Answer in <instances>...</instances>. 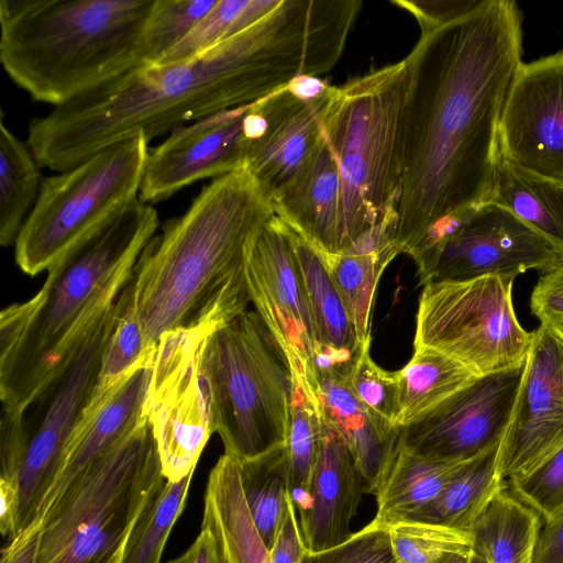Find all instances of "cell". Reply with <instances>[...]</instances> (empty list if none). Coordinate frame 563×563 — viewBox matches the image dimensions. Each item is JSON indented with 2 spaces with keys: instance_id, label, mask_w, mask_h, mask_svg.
Here are the masks:
<instances>
[{
  "instance_id": "1",
  "label": "cell",
  "mask_w": 563,
  "mask_h": 563,
  "mask_svg": "<svg viewBox=\"0 0 563 563\" xmlns=\"http://www.w3.org/2000/svg\"><path fill=\"white\" fill-rule=\"evenodd\" d=\"M346 45L325 0H280L250 27L191 58L140 65L54 107L29 125L41 167L68 170L113 144L148 142L216 113L257 102L301 76L330 71Z\"/></svg>"
},
{
  "instance_id": "2",
  "label": "cell",
  "mask_w": 563,
  "mask_h": 563,
  "mask_svg": "<svg viewBox=\"0 0 563 563\" xmlns=\"http://www.w3.org/2000/svg\"><path fill=\"white\" fill-rule=\"evenodd\" d=\"M521 55L518 4L481 0L421 34L405 58L399 253L409 255L438 223L489 201L503 108Z\"/></svg>"
},
{
  "instance_id": "3",
  "label": "cell",
  "mask_w": 563,
  "mask_h": 563,
  "mask_svg": "<svg viewBox=\"0 0 563 563\" xmlns=\"http://www.w3.org/2000/svg\"><path fill=\"white\" fill-rule=\"evenodd\" d=\"M274 216L267 192L241 169L214 178L164 223L132 275L147 347L173 331L212 332L247 310V247Z\"/></svg>"
},
{
  "instance_id": "4",
  "label": "cell",
  "mask_w": 563,
  "mask_h": 563,
  "mask_svg": "<svg viewBox=\"0 0 563 563\" xmlns=\"http://www.w3.org/2000/svg\"><path fill=\"white\" fill-rule=\"evenodd\" d=\"M158 224L152 203L135 199L58 256L35 296L0 312L1 406L24 410L118 299Z\"/></svg>"
},
{
  "instance_id": "5",
  "label": "cell",
  "mask_w": 563,
  "mask_h": 563,
  "mask_svg": "<svg viewBox=\"0 0 563 563\" xmlns=\"http://www.w3.org/2000/svg\"><path fill=\"white\" fill-rule=\"evenodd\" d=\"M155 0H1L0 62L54 107L143 65Z\"/></svg>"
},
{
  "instance_id": "6",
  "label": "cell",
  "mask_w": 563,
  "mask_h": 563,
  "mask_svg": "<svg viewBox=\"0 0 563 563\" xmlns=\"http://www.w3.org/2000/svg\"><path fill=\"white\" fill-rule=\"evenodd\" d=\"M407 82L402 59L331 86L322 125L341 179L339 253L378 227L396 230Z\"/></svg>"
},
{
  "instance_id": "7",
  "label": "cell",
  "mask_w": 563,
  "mask_h": 563,
  "mask_svg": "<svg viewBox=\"0 0 563 563\" xmlns=\"http://www.w3.org/2000/svg\"><path fill=\"white\" fill-rule=\"evenodd\" d=\"M165 482L146 417L37 521L34 563H122L133 526Z\"/></svg>"
},
{
  "instance_id": "8",
  "label": "cell",
  "mask_w": 563,
  "mask_h": 563,
  "mask_svg": "<svg viewBox=\"0 0 563 563\" xmlns=\"http://www.w3.org/2000/svg\"><path fill=\"white\" fill-rule=\"evenodd\" d=\"M200 368L224 452L250 460L286 444L292 377L256 311L245 310L207 335Z\"/></svg>"
},
{
  "instance_id": "9",
  "label": "cell",
  "mask_w": 563,
  "mask_h": 563,
  "mask_svg": "<svg viewBox=\"0 0 563 563\" xmlns=\"http://www.w3.org/2000/svg\"><path fill=\"white\" fill-rule=\"evenodd\" d=\"M148 143L137 135L42 179L14 243L15 263L23 273L34 276L47 269L66 250L139 198Z\"/></svg>"
},
{
  "instance_id": "10",
  "label": "cell",
  "mask_w": 563,
  "mask_h": 563,
  "mask_svg": "<svg viewBox=\"0 0 563 563\" xmlns=\"http://www.w3.org/2000/svg\"><path fill=\"white\" fill-rule=\"evenodd\" d=\"M515 275H486L423 286L413 346H428L460 362L477 377L523 365L532 332L512 303Z\"/></svg>"
},
{
  "instance_id": "11",
  "label": "cell",
  "mask_w": 563,
  "mask_h": 563,
  "mask_svg": "<svg viewBox=\"0 0 563 563\" xmlns=\"http://www.w3.org/2000/svg\"><path fill=\"white\" fill-rule=\"evenodd\" d=\"M117 321L115 300L98 313L23 410L27 449L18 479L19 532L35 519L54 481L65 445L91 399L102 355Z\"/></svg>"
},
{
  "instance_id": "12",
  "label": "cell",
  "mask_w": 563,
  "mask_h": 563,
  "mask_svg": "<svg viewBox=\"0 0 563 563\" xmlns=\"http://www.w3.org/2000/svg\"><path fill=\"white\" fill-rule=\"evenodd\" d=\"M208 331H173L156 343L146 417L165 479L194 473L213 432L200 352Z\"/></svg>"
},
{
  "instance_id": "13",
  "label": "cell",
  "mask_w": 563,
  "mask_h": 563,
  "mask_svg": "<svg viewBox=\"0 0 563 563\" xmlns=\"http://www.w3.org/2000/svg\"><path fill=\"white\" fill-rule=\"evenodd\" d=\"M420 283L473 279L486 275L547 272L563 255L507 209L486 202L454 230L409 255Z\"/></svg>"
},
{
  "instance_id": "14",
  "label": "cell",
  "mask_w": 563,
  "mask_h": 563,
  "mask_svg": "<svg viewBox=\"0 0 563 563\" xmlns=\"http://www.w3.org/2000/svg\"><path fill=\"white\" fill-rule=\"evenodd\" d=\"M247 289L255 311L278 344L292 379L318 393L316 336L291 229L276 214L247 247Z\"/></svg>"
},
{
  "instance_id": "15",
  "label": "cell",
  "mask_w": 563,
  "mask_h": 563,
  "mask_svg": "<svg viewBox=\"0 0 563 563\" xmlns=\"http://www.w3.org/2000/svg\"><path fill=\"white\" fill-rule=\"evenodd\" d=\"M525 364L481 376L420 420L399 429V444L427 459L462 462L501 442Z\"/></svg>"
},
{
  "instance_id": "16",
  "label": "cell",
  "mask_w": 563,
  "mask_h": 563,
  "mask_svg": "<svg viewBox=\"0 0 563 563\" xmlns=\"http://www.w3.org/2000/svg\"><path fill=\"white\" fill-rule=\"evenodd\" d=\"M563 446V328L532 331L514 410L498 453L501 479L522 475Z\"/></svg>"
},
{
  "instance_id": "17",
  "label": "cell",
  "mask_w": 563,
  "mask_h": 563,
  "mask_svg": "<svg viewBox=\"0 0 563 563\" xmlns=\"http://www.w3.org/2000/svg\"><path fill=\"white\" fill-rule=\"evenodd\" d=\"M500 158L563 183V49L521 62L499 125Z\"/></svg>"
},
{
  "instance_id": "18",
  "label": "cell",
  "mask_w": 563,
  "mask_h": 563,
  "mask_svg": "<svg viewBox=\"0 0 563 563\" xmlns=\"http://www.w3.org/2000/svg\"><path fill=\"white\" fill-rule=\"evenodd\" d=\"M251 104L178 126L150 148L139 199L156 202L197 180L244 169V119Z\"/></svg>"
},
{
  "instance_id": "19",
  "label": "cell",
  "mask_w": 563,
  "mask_h": 563,
  "mask_svg": "<svg viewBox=\"0 0 563 563\" xmlns=\"http://www.w3.org/2000/svg\"><path fill=\"white\" fill-rule=\"evenodd\" d=\"M155 349L156 345L151 346L101 401L87 406L65 445L58 471L33 521H40L91 463L111 450L146 418Z\"/></svg>"
},
{
  "instance_id": "20",
  "label": "cell",
  "mask_w": 563,
  "mask_h": 563,
  "mask_svg": "<svg viewBox=\"0 0 563 563\" xmlns=\"http://www.w3.org/2000/svg\"><path fill=\"white\" fill-rule=\"evenodd\" d=\"M331 86L319 97L302 99L285 87L256 102L262 133L244 140V169L271 200L310 157L323 136V114Z\"/></svg>"
},
{
  "instance_id": "21",
  "label": "cell",
  "mask_w": 563,
  "mask_h": 563,
  "mask_svg": "<svg viewBox=\"0 0 563 563\" xmlns=\"http://www.w3.org/2000/svg\"><path fill=\"white\" fill-rule=\"evenodd\" d=\"M366 483L339 433L324 418L323 438L310 486L309 509L299 521L306 550L318 553L351 538Z\"/></svg>"
},
{
  "instance_id": "22",
  "label": "cell",
  "mask_w": 563,
  "mask_h": 563,
  "mask_svg": "<svg viewBox=\"0 0 563 563\" xmlns=\"http://www.w3.org/2000/svg\"><path fill=\"white\" fill-rule=\"evenodd\" d=\"M272 203L275 214L319 253L340 252L341 179L324 134Z\"/></svg>"
},
{
  "instance_id": "23",
  "label": "cell",
  "mask_w": 563,
  "mask_h": 563,
  "mask_svg": "<svg viewBox=\"0 0 563 563\" xmlns=\"http://www.w3.org/2000/svg\"><path fill=\"white\" fill-rule=\"evenodd\" d=\"M316 374L323 416L346 444L367 493L375 494L397 449L400 428L373 415L336 371L317 368Z\"/></svg>"
},
{
  "instance_id": "24",
  "label": "cell",
  "mask_w": 563,
  "mask_h": 563,
  "mask_svg": "<svg viewBox=\"0 0 563 563\" xmlns=\"http://www.w3.org/2000/svg\"><path fill=\"white\" fill-rule=\"evenodd\" d=\"M291 240L313 323L314 367L347 377L365 343L358 342L347 308L318 251L292 229Z\"/></svg>"
},
{
  "instance_id": "25",
  "label": "cell",
  "mask_w": 563,
  "mask_h": 563,
  "mask_svg": "<svg viewBox=\"0 0 563 563\" xmlns=\"http://www.w3.org/2000/svg\"><path fill=\"white\" fill-rule=\"evenodd\" d=\"M202 528L212 533L221 563H271L241 485L240 459L224 452L209 473Z\"/></svg>"
},
{
  "instance_id": "26",
  "label": "cell",
  "mask_w": 563,
  "mask_h": 563,
  "mask_svg": "<svg viewBox=\"0 0 563 563\" xmlns=\"http://www.w3.org/2000/svg\"><path fill=\"white\" fill-rule=\"evenodd\" d=\"M500 443L465 461L428 506L402 521H419L470 531L492 498L508 487L498 474Z\"/></svg>"
},
{
  "instance_id": "27",
  "label": "cell",
  "mask_w": 563,
  "mask_h": 563,
  "mask_svg": "<svg viewBox=\"0 0 563 563\" xmlns=\"http://www.w3.org/2000/svg\"><path fill=\"white\" fill-rule=\"evenodd\" d=\"M464 462L427 459L408 452L398 442L375 492L377 514L374 519L389 527L421 510L437 498Z\"/></svg>"
},
{
  "instance_id": "28",
  "label": "cell",
  "mask_w": 563,
  "mask_h": 563,
  "mask_svg": "<svg viewBox=\"0 0 563 563\" xmlns=\"http://www.w3.org/2000/svg\"><path fill=\"white\" fill-rule=\"evenodd\" d=\"M507 488L472 525V551L487 563H532L542 519Z\"/></svg>"
},
{
  "instance_id": "29",
  "label": "cell",
  "mask_w": 563,
  "mask_h": 563,
  "mask_svg": "<svg viewBox=\"0 0 563 563\" xmlns=\"http://www.w3.org/2000/svg\"><path fill=\"white\" fill-rule=\"evenodd\" d=\"M489 201L510 211L563 255V183L500 158Z\"/></svg>"
},
{
  "instance_id": "30",
  "label": "cell",
  "mask_w": 563,
  "mask_h": 563,
  "mask_svg": "<svg viewBox=\"0 0 563 563\" xmlns=\"http://www.w3.org/2000/svg\"><path fill=\"white\" fill-rule=\"evenodd\" d=\"M397 373L398 428L409 426L477 378L468 368L442 352L413 346L410 361Z\"/></svg>"
},
{
  "instance_id": "31",
  "label": "cell",
  "mask_w": 563,
  "mask_h": 563,
  "mask_svg": "<svg viewBox=\"0 0 563 563\" xmlns=\"http://www.w3.org/2000/svg\"><path fill=\"white\" fill-rule=\"evenodd\" d=\"M319 254L347 308L358 342L371 341L376 287L386 266L399 254L396 244L356 243L339 254Z\"/></svg>"
},
{
  "instance_id": "32",
  "label": "cell",
  "mask_w": 563,
  "mask_h": 563,
  "mask_svg": "<svg viewBox=\"0 0 563 563\" xmlns=\"http://www.w3.org/2000/svg\"><path fill=\"white\" fill-rule=\"evenodd\" d=\"M40 164L26 142L0 117V243L14 245L42 184Z\"/></svg>"
},
{
  "instance_id": "33",
  "label": "cell",
  "mask_w": 563,
  "mask_h": 563,
  "mask_svg": "<svg viewBox=\"0 0 563 563\" xmlns=\"http://www.w3.org/2000/svg\"><path fill=\"white\" fill-rule=\"evenodd\" d=\"M240 477L252 520L271 550L290 504L286 444L257 457L240 460Z\"/></svg>"
},
{
  "instance_id": "34",
  "label": "cell",
  "mask_w": 563,
  "mask_h": 563,
  "mask_svg": "<svg viewBox=\"0 0 563 563\" xmlns=\"http://www.w3.org/2000/svg\"><path fill=\"white\" fill-rule=\"evenodd\" d=\"M324 416L318 395L292 379L290 422L286 442L289 465V497L299 521L309 509L313 470L323 438Z\"/></svg>"
},
{
  "instance_id": "35",
  "label": "cell",
  "mask_w": 563,
  "mask_h": 563,
  "mask_svg": "<svg viewBox=\"0 0 563 563\" xmlns=\"http://www.w3.org/2000/svg\"><path fill=\"white\" fill-rule=\"evenodd\" d=\"M194 473L165 482L145 506L125 544L122 563H159L170 530L183 512Z\"/></svg>"
},
{
  "instance_id": "36",
  "label": "cell",
  "mask_w": 563,
  "mask_h": 563,
  "mask_svg": "<svg viewBox=\"0 0 563 563\" xmlns=\"http://www.w3.org/2000/svg\"><path fill=\"white\" fill-rule=\"evenodd\" d=\"M117 307V325L104 349L97 384L89 404L101 401L150 349L145 344L136 313L132 277L120 292Z\"/></svg>"
},
{
  "instance_id": "37",
  "label": "cell",
  "mask_w": 563,
  "mask_h": 563,
  "mask_svg": "<svg viewBox=\"0 0 563 563\" xmlns=\"http://www.w3.org/2000/svg\"><path fill=\"white\" fill-rule=\"evenodd\" d=\"M388 530L399 563H435L472 550L470 531L419 521H399Z\"/></svg>"
},
{
  "instance_id": "38",
  "label": "cell",
  "mask_w": 563,
  "mask_h": 563,
  "mask_svg": "<svg viewBox=\"0 0 563 563\" xmlns=\"http://www.w3.org/2000/svg\"><path fill=\"white\" fill-rule=\"evenodd\" d=\"M218 0H155L145 31L143 65L157 64Z\"/></svg>"
},
{
  "instance_id": "39",
  "label": "cell",
  "mask_w": 563,
  "mask_h": 563,
  "mask_svg": "<svg viewBox=\"0 0 563 563\" xmlns=\"http://www.w3.org/2000/svg\"><path fill=\"white\" fill-rule=\"evenodd\" d=\"M371 341L366 342L354 360L346 382L367 409L384 422L398 428L399 386L396 372H388L377 365L369 353Z\"/></svg>"
},
{
  "instance_id": "40",
  "label": "cell",
  "mask_w": 563,
  "mask_h": 563,
  "mask_svg": "<svg viewBox=\"0 0 563 563\" xmlns=\"http://www.w3.org/2000/svg\"><path fill=\"white\" fill-rule=\"evenodd\" d=\"M514 495L544 523L563 517V446L527 473L507 482Z\"/></svg>"
},
{
  "instance_id": "41",
  "label": "cell",
  "mask_w": 563,
  "mask_h": 563,
  "mask_svg": "<svg viewBox=\"0 0 563 563\" xmlns=\"http://www.w3.org/2000/svg\"><path fill=\"white\" fill-rule=\"evenodd\" d=\"M301 563H399L388 527L373 519L344 543L318 553L306 550Z\"/></svg>"
},
{
  "instance_id": "42",
  "label": "cell",
  "mask_w": 563,
  "mask_h": 563,
  "mask_svg": "<svg viewBox=\"0 0 563 563\" xmlns=\"http://www.w3.org/2000/svg\"><path fill=\"white\" fill-rule=\"evenodd\" d=\"M249 0H218L216 5L157 63L191 58L221 42Z\"/></svg>"
},
{
  "instance_id": "43",
  "label": "cell",
  "mask_w": 563,
  "mask_h": 563,
  "mask_svg": "<svg viewBox=\"0 0 563 563\" xmlns=\"http://www.w3.org/2000/svg\"><path fill=\"white\" fill-rule=\"evenodd\" d=\"M1 408L0 479L18 485L19 474L27 449L23 410L3 406Z\"/></svg>"
},
{
  "instance_id": "44",
  "label": "cell",
  "mask_w": 563,
  "mask_h": 563,
  "mask_svg": "<svg viewBox=\"0 0 563 563\" xmlns=\"http://www.w3.org/2000/svg\"><path fill=\"white\" fill-rule=\"evenodd\" d=\"M530 310L540 323L563 328V262L541 274L531 292Z\"/></svg>"
},
{
  "instance_id": "45",
  "label": "cell",
  "mask_w": 563,
  "mask_h": 563,
  "mask_svg": "<svg viewBox=\"0 0 563 563\" xmlns=\"http://www.w3.org/2000/svg\"><path fill=\"white\" fill-rule=\"evenodd\" d=\"M481 0H397L393 3L410 12L421 34H427L473 10Z\"/></svg>"
},
{
  "instance_id": "46",
  "label": "cell",
  "mask_w": 563,
  "mask_h": 563,
  "mask_svg": "<svg viewBox=\"0 0 563 563\" xmlns=\"http://www.w3.org/2000/svg\"><path fill=\"white\" fill-rule=\"evenodd\" d=\"M306 552L299 520L290 500L273 548L269 550L271 563H301Z\"/></svg>"
},
{
  "instance_id": "47",
  "label": "cell",
  "mask_w": 563,
  "mask_h": 563,
  "mask_svg": "<svg viewBox=\"0 0 563 563\" xmlns=\"http://www.w3.org/2000/svg\"><path fill=\"white\" fill-rule=\"evenodd\" d=\"M40 523L31 522L1 551L0 563H34L38 547Z\"/></svg>"
},
{
  "instance_id": "48",
  "label": "cell",
  "mask_w": 563,
  "mask_h": 563,
  "mask_svg": "<svg viewBox=\"0 0 563 563\" xmlns=\"http://www.w3.org/2000/svg\"><path fill=\"white\" fill-rule=\"evenodd\" d=\"M532 563H563V517L542 522Z\"/></svg>"
},
{
  "instance_id": "49",
  "label": "cell",
  "mask_w": 563,
  "mask_h": 563,
  "mask_svg": "<svg viewBox=\"0 0 563 563\" xmlns=\"http://www.w3.org/2000/svg\"><path fill=\"white\" fill-rule=\"evenodd\" d=\"M19 489L15 483L0 479V530L9 540L19 533Z\"/></svg>"
},
{
  "instance_id": "50",
  "label": "cell",
  "mask_w": 563,
  "mask_h": 563,
  "mask_svg": "<svg viewBox=\"0 0 563 563\" xmlns=\"http://www.w3.org/2000/svg\"><path fill=\"white\" fill-rule=\"evenodd\" d=\"M167 563H221L217 543L210 530L201 527L194 543L181 555Z\"/></svg>"
},
{
  "instance_id": "51",
  "label": "cell",
  "mask_w": 563,
  "mask_h": 563,
  "mask_svg": "<svg viewBox=\"0 0 563 563\" xmlns=\"http://www.w3.org/2000/svg\"><path fill=\"white\" fill-rule=\"evenodd\" d=\"M280 0H249L246 5L236 15L230 25L224 38L230 37L258 22L272 10H274ZM223 38V40H224Z\"/></svg>"
},
{
  "instance_id": "52",
  "label": "cell",
  "mask_w": 563,
  "mask_h": 563,
  "mask_svg": "<svg viewBox=\"0 0 563 563\" xmlns=\"http://www.w3.org/2000/svg\"><path fill=\"white\" fill-rule=\"evenodd\" d=\"M287 87L302 99H312L322 95L329 85L319 77L301 76L294 79Z\"/></svg>"
},
{
  "instance_id": "53",
  "label": "cell",
  "mask_w": 563,
  "mask_h": 563,
  "mask_svg": "<svg viewBox=\"0 0 563 563\" xmlns=\"http://www.w3.org/2000/svg\"><path fill=\"white\" fill-rule=\"evenodd\" d=\"M470 553H454L450 554L435 563H468Z\"/></svg>"
},
{
  "instance_id": "54",
  "label": "cell",
  "mask_w": 563,
  "mask_h": 563,
  "mask_svg": "<svg viewBox=\"0 0 563 563\" xmlns=\"http://www.w3.org/2000/svg\"><path fill=\"white\" fill-rule=\"evenodd\" d=\"M468 563H487L483 558L478 554L474 553L472 550L468 554Z\"/></svg>"
}]
</instances>
